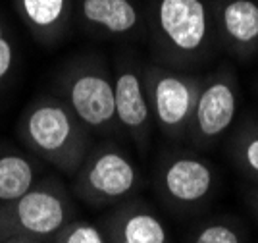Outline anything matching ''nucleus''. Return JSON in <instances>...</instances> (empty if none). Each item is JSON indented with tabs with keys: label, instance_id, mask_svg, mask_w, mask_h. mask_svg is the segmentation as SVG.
Instances as JSON below:
<instances>
[{
	"label": "nucleus",
	"instance_id": "1",
	"mask_svg": "<svg viewBox=\"0 0 258 243\" xmlns=\"http://www.w3.org/2000/svg\"><path fill=\"white\" fill-rule=\"evenodd\" d=\"M147 33L154 53L170 66H197L214 53L210 0H147Z\"/></svg>",
	"mask_w": 258,
	"mask_h": 243
},
{
	"label": "nucleus",
	"instance_id": "2",
	"mask_svg": "<svg viewBox=\"0 0 258 243\" xmlns=\"http://www.w3.org/2000/svg\"><path fill=\"white\" fill-rule=\"evenodd\" d=\"M20 135L37 157L76 174L91 149V131L58 96H39L25 108Z\"/></svg>",
	"mask_w": 258,
	"mask_h": 243
},
{
	"label": "nucleus",
	"instance_id": "3",
	"mask_svg": "<svg viewBox=\"0 0 258 243\" xmlns=\"http://www.w3.org/2000/svg\"><path fill=\"white\" fill-rule=\"evenodd\" d=\"M62 101L83 126L100 135H112L119 129L116 116L114 75L106 64L95 56H83L62 75Z\"/></svg>",
	"mask_w": 258,
	"mask_h": 243
},
{
	"label": "nucleus",
	"instance_id": "4",
	"mask_svg": "<svg viewBox=\"0 0 258 243\" xmlns=\"http://www.w3.org/2000/svg\"><path fill=\"white\" fill-rule=\"evenodd\" d=\"M74 191L89 205H112L125 201L139 189L137 164L121 147L104 143L91 147L74 174Z\"/></svg>",
	"mask_w": 258,
	"mask_h": 243
},
{
	"label": "nucleus",
	"instance_id": "5",
	"mask_svg": "<svg viewBox=\"0 0 258 243\" xmlns=\"http://www.w3.org/2000/svg\"><path fill=\"white\" fill-rule=\"evenodd\" d=\"M145 79L154 126L160 127L166 137L187 139L201 79L162 64L147 66Z\"/></svg>",
	"mask_w": 258,
	"mask_h": 243
},
{
	"label": "nucleus",
	"instance_id": "6",
	"mask_svg": "<svg viewBox=\"0 0 258 243\" xmlns=\"http://www.w3.org/2000/svg\"><path fill=\"white\" fill-rule=\"evenodd\" d=\"M239 108V81L231 68H218L201 79L187 139L195 147H212L233 126Z\"/></svg>",
	"mask_w": 258,
	"mask_h": 243
},
{
	"label": "nucleus",
	"instance_id": "7",
	"mask_svg": "<svg viewBox=\"0 0 258 243\" xmlns=\"http://www.w3.org/2000/svg\"><path fill=\"white\" fill-rule=\"evenodd\" d=\"M114 91L119 129L133 139L139 151H147L154 120L149 103L145 66L129 54L119 56L114 66Z\"/></svg>",
	"mask_w": 258,
	"mask_h": 243
},
{
	"label": "nucleus",
	"instance_id": "8",
	"mask_svg": "<svg viewBox=\"0 0 258 243\" xmlns=\"http://www.w3.org/2000/svg\"><path fill=\"white\" fill-rule=\"evenodd\" d=\"M214 166L189 151H175L166 155L156 170V185L162 197L175 207H197L214 193Z\"/></svg>",
	"mask_w": 258,
	"mask_h": 243
},
{
	"label": "nucleus",
	"instance_id": "9",
	"mask_svg": "<svg viewBox=\"0 0 258 243\" xmlns=\"http://www.w3.org/2000/svg\"><path fill=\"white\" fill-rule=\"evenodd\" d=\"M72 212L70 197L58 181L37 183L18 201L10 203V220L35 237L60 233L70 224Z\"/></svg>",
	"mask_w": 258,
	"mask_h": 243
},
{
	"label": "nucleus",
	"instance_id": "10",
	"mask_svg": "<svg viewBox=\"0 0 258 243\" xmlns=\"http://www.w3.org/2000/svg\"><path fill=\"white\" fill-rule=\"evenodd\" d=\"M74 20L100 39H135L147 33V6L139 0H74Z\"/></svg>",
	"mask_w": 258,
	"mask_h": 243
},
{
	"label": "nucleus",
	"instance_id": "11",
	"mask_svg": "<svg viewBox=\"0 0 258 243\" xmlns=\"http://www.w3.org/2000/svg\"><path fill=\"white\" fill-rule=\"evenodd\" d=\"M218 42L239 58L258 54V0H210Z\"/></svg>",
	"mask_w": 258,
	"mask_h": 243
},
{
	"label": "nucleus",
	"instance_id": "12",
	"mask_svg": "<svg viewBox=\"0 0 258 243\" xmlns=\"http://www.w3.org/2000/svg\"><path fill=\"white\" fill-rule=\"evenodd\" d=\"M108 243H170L166 224L143 201H123L108 220Z\"/></svg>",
	"mask_w": 258,
	"mask_h": 243
},
{
	"label": "nucleus",
	"instance_id": "13",
	"mask_svg": "<svg viewBox=\"0 0 258 243\" xmlns=\"http://www.w3.org/2000/svg\"><path fill=\"white\" fill-rule=\"evenodd\" d=\"M18 18L43 44L64 39L74 21V0H14Z\"/></svg>",
	"mask_w": 258,
	"mask_h": 243
},
{
	"label": "nucleus",
	"instance_id": "14",
	"mask_svg": "<svg viewBox=\"0 0 258 243\" xmlns=\"http://www.w3.org/2000/svg\"><path fill=\"white\" fill-rule=\"evenodd\" d=\"M37 164L16 151L0 153V203L18 201L37 183Z\"/></svg>",
	"mask_w": 258,
	"mask_h": 243
},
{
	"label": "nucleus",
	"instance_id": "15",
	"mask_svg": "<svg viewBox=\"0 0 258 243\" xmlns=\"http://www.w3.org/2000/svg\"><path fill=\"white\" fill-rule=\"evenodd\" d=\"M235 164L258 181V124H245L229 143Z\"/></svg>",
	"mask_w": 258,
	"mask_h": 243
},
{
	"label": "nucleus",
	"instance_id": "16",
	"mask_svg": "<svg viewBox=\"0 0 258 243\" xmlns=\"http://www.w3.org/2000/svg\"><path fill=\"white\" fill-rule=\"evenodd\" d=\"M193 243H243V233L231 222L216 220L205 224L195 233Z\"/></svg>",
	"mask_w": 258,
	"mask_h": 243
},
{
	"label": "nucleus",
	"instance_id": "17",
	"mask_svg": "<svg viewBox=\"0 0 258 243\" xmlns=\"http://www.w3.org/2000/svg\"><path fill=\"white\" fill-rule=\"evenodd\" d=\"M58 243H108L106 233L91 222H70L60 232Z\"/></svg>",
	"mask_w": 258,
	"mask_h": 243
},
{
	"label": "nucleus",
	"instance_id": "18",
	"mask_svg": "<svg viewBox=\"0 0 258 243\" xmlns=\"http://www.w3.org/2000/svg\"><path fill=\"white\" fill-rule=\"evenodd\" d=\"M18 60V51H16V41L14 33L6 20L0 16V85L8 81Z\"/></svg>",
	"mask_w": 258,
	"mask_h": 243
},
{
	"label": "nucleus",
	"instance_id": "19",
	"mask_svg": "<svg viewBox=\"0 0 258 243\" xmlns=\"http://www.w3.org/2000/svg\"><path fill=\"white\" fill-rule=\"evenodd\" d=\"M250 207L254 209V212L258 214V189L250 193Z\"/></svg>",
	"mask_w": 258,
	"mask_h": 243
},
{
	"label": "nucleus",
	"instance_id": "20",
	"mask_svg": "<svg viewBox=\"0 0 258 243\" xmlns=\"http://www.w3.org/2000/svg\"><path fill=\"white\" fill-rule=\"evenodd\" d=\"M12 243H31V241H27V239H16V241H12Z\"/></svg>",
	"mask_w": 258,
	"mask_h": 243
}]
</instances>
